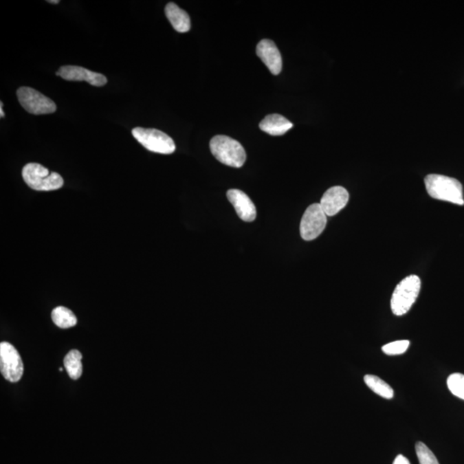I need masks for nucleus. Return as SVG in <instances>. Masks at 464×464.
<instances>
[{
  "instance_id": "f257e3e1",
  "label": "nucleus",
  "mask_w": 464,
  "mask_h": 464,
  "mask_svg": "<svg viewBox=\"0 0 464 464\" xmlns=\"http://www.w3.org/2000/svg\"><path fill=\"white\" fill-rule=\"evenodd\" d=\"M426 191L432 198L448 201L456 205H464L463 186L455 178L446 175L430 174L425 178Z\"/></svg>"
},
{
  "instance_id": "f03ea898",
  "label": "nucleus",
  "mask_w": 464,
  "mask_h": 464,
  "mask_svg": "<svg viewBox=\"0 0 464 464\" xmlns=\"http://www.w3.org/2000/svg\"><path fill=\"white\" fill-rule=\"evenodd\" d=\"M213 156L222 163L233 168H241L246 161V153L239 141L225 135H217L210 141Z\"/></svg>"
},
{
  "instance_id": "7ed1b4c3",
  "label": "nucleus",
  "mask_w": 464,
  "mask_h": 464,
  "mask_svg": "<svg viewBox=\"0 0 464 464\" xmlns=\"http://www.w3.org/2000/svg\"><path fill=\"white\" fill-rule=\"evenodd\" d=\"M421 282L417 275L406 277L397 285L390 300L391 311L395 316L407 314L421 291Z\"/></svg>"
},
{
  "instance_id": "20e7f679",
  "label": "nucleus",
  "mask_w": 464,
  "mask_h": 464,
  "mask_svg": "<svg viewBox=\"0 0 464 464\" xmlns=\"http://www.w3.org/2000/svg\"><path fill=\"white\" fill-rule=\"evenodd\" d=\"M23 178L30 188L36 191H53L62 188L63 178L56 172H50L43 165L30 163L23 168Z\"/></svg>"
},
{
  "instance_id": "39448f33",
  "label": "nucleus",
  "mask_w": 464,
  "mask_h": 464,
  "mask_svg": "<svg viewBox=\"0 0 464 464\" xmlns=\"http://www.w3.org/2000/svg\"><path fill=\"white\" fill-rule=\"evenodd\" d=\"M133 136L148 151L160 154H171L175 151L174 140L168 134L153 129L135 127Z\"/></svg>"
},
{
  "instance_id": "423d86ee",
  "label": "nucleus",
  "mask_w": 464,
  "mask_h": 464,
  "mask_svg": "<svg viewBox=\"0 0 464 464\" xmlns=\"http://www.w3.org/2000/svg\"><path fill=\"white\" fill-rule=\"evenodd\" d=\"M20 104L26 111L33 115H48L56 111L53 100L30 87H21L16 91Z\"/></svg>"
},
{
  "instance_id": "0eeeda50",
  "label": "nucleus",
  "mask_w": 464,
  "mask_h": 464,
  "mask_svg": "<svg viewBox=\"0 0 464 464\" xmlns=\"http://www.w3.org/2000/svg\"><path fill=\"white\" fill-rule=\"evenodd\" d=\"M328 216L323 212L320 203L309 206L302 215L300 223V235L305 241H312L321 235L327 225Z\"/></svg>"
},
{
  "instance_id": "6e6552de",
  "label": "nucleus",
  "mask_w": 464,
  "mask_h": 464,
  "mask_svg": "<svg viewBox=\"0 0 464 464\" xmlns=\"http://www.w3.org/2000/svg\"><path fill=\"white\" fill-rule=\"evenodd\" d=\"M0 371L6 380L16 383L23 374V363L15 346L9 342L0 343Z\"/></svg>"
},
{
  "instance_id": "1a4fd4ad",
  "label": "nucleus",
  "mask_w": 464,
  "mask_h": 464,
  "mask_svg": "<svg viewBox=\"0 0 464 464\" xmlns=\"http://www.w3.org/2000/svg\"><path fill=\"white\" fill-rule=\"evenodd\" d=\"M56 75L60 76L65 80L85 81L96 87H101L108 82V79L104 75L89 71L84 67H76V65H64L58 69Z\"/></svg>"
},
{
  "instance_id": "9d476101",
  "label": "nucleus",
  "mask_w": 464,
  "mask_h": 464,
  "mask_svg": "<svg viewBox=\"0 0 464 464\" xmlns=\"http://www.w3.org/2000/svg\"><path fill=\"white\" fill-rule=\"evenodd\" d=\"M349 201V194L346 189L340 186H335L324 192L320 205L327 216L332 217L342 211Z\"/></svg>"
},
{
  "instance_id": "9b49d317",
  "label": "nucleus",
  "mask_w": 464,
  "mask_h": 464,
  "mask_svg": "<svg viewBox=\"0 0 464 464\" xmlns=\"http://www.w3.org/2000/svg\"><path fill=\"white\" fill-rule=\"evenodd\" d=\"M226 195L241 219L245 222H253L256 219V206L245 192L239 189H230Z\"/></svg>"
},
{
  "instance_id": "f8f14e48",
  "label": "nucleus",
  "mask_w": 464,
  "mask_h": 464,
  "mask_svg": "<svg viewBox=\"0 0 464 464\" xmlns=\"http://www.w3.org/2000/svg\"><path fill=\"white\" fill-rule=\"evenodd\" d=\"M257 56L269 69L272 74L278 75L282 70V58L280 51L273 41L264 39L256 47Z\"/></svg>"
},
{
  "instance_id": "ddd939ff",
  "label": "nucleus",
  "mask_w": 464,
  "mask_h": 464,
  "mask_svg": "<svg viewBox=\"0 0 464 464\" xmlns=\"http://www.w3.org/2000/svg\"><path fill=\"white\" fill-rule=\"evenodd\" d=\"M259 126L261 130L270 135L280 136L290 130L294 126V124L285 117L278 115V113H273V115L265 117L261 120Z\"/></svg>"
},
{
  "instance_id": "4468645a",
  "label": "nucleus",
  "mask_w": 464,
  "mask_h": 464,
  "mask_svg": "<svg viewBox=\"0 0 464 464\" xmlns=\"http://www.w3.org/2000/svg\"><path fill=\"white\" fill-rule=\"evenodd\" d=\"M165 15L177 32L186 33L190 30V17L184 10L181 9L175 3H167L165 7Z\"/></svg>"
},
{
  "instance_id": "2eb2a0df",
  "label": "nucleus",
  "mask_w": 464,
  "mask_h": 464,
  "mask_svg": "<svg viewBox=\"0 0 464 464\" xmlns=\"http://www.w3.org/2000/svg\"><path fill=\"white\" fill-rule=\"evenodd\" d=\"M51 318L54 324L60 329L72 328L78 322L74 313L71 309L64 307V306H58V307L54 309V311H52Z\"/></svg>"
},
{
  "instance_id": "dca6fc26",
  "label": "nucleus",
  "mask_w": 464,
  "mask_h": 464,
  "mask_svg": "<svg viewBox=\"0 0 464 464\" xmlns=\"http://www.w3.org/2000/svg\"><path fill=\"white\" fill-rule=\"evenodd\" d=\"M82 353L78 350H71L64 359V366L71 379L77 380L82 376Z\"/></svg>"
},
{
  "instance_id": "f3484780",
  "label": "nucleus",
  "mask_w": 464,
  "mask_h": 464,
  "mask_svg": "<svg viewBox=\"0 0 464 464\" xmlns=\"http://www.w3.org/2000/svg\"><path fill=\"white\" fill-rule=\"evenodd\" d=\"M364 383L371 390L385 399H391L394 397L393 388L386 382L374 375H366L364 377Z\"/></svg>"
},
{
  "instance_id": "a211bd4d",
  "label": "nucleus",
  "mask_w": 464,
  "mask_h": 464,
  "mask_svg": "<svg viewBox=\"0 0 464 464\" xmlns=\"http://www.w3.org/2000/svg\"><path fill=\"white\" fill-rule=\"evenodd\" d=\"M449 390L456 397L464 400V375L454 373L447 379Z\"/></svg>"
},
{
  "instance_id": "6ab92c4d",
  "label": "nucleus",
  "mask_w": 464,
  "mask_h": 464,
  "mask_svg": "<svg viewBox=\"0 0 464 464\" xmlns=\"http://www.w3.org/2000/svg\"><path fill=\"white\" fill-rule=\"evenodd\" d=\"M415 450L419 464H439L434 454L424 443H416Z\"/></svg>"
},
{
  "instance_id": "aec40b11",
  "label": "nucleus",
  "mask_w": 464,
  "mask_h": 464,
  "mask_svg": "<svg viewBox=\"0 0 464 464\" xmlns=\"http://www.w3.org/2000/svg\"><path fill=\"white\" fill-rule=\"evenodd\" d=\"M409 345H410L409 340H397V342L386 344L382 347V350L387 355H400L408 350Z\"/></svg>"
},
{
  "instance_id": "412c9836",
  "label": "nucleus",
  "mask_w": 464,
  "mask_h": 464,
  "mask_svg": "<svg viewBox=\"0 0 464 464\" xmlns=\"http://www.w3.org/2000/svg\"><path fill=\"white\" fill-rule=\"evenodd\" d=\"M393 464H410L407 457L402 455H398L395 457Z\"/></svg>"
},
{
  "instance_id": "4be33fe9",
  "label": "nucleus",
  "mask_w": 464,
  "mask_h": 464,
  "mask_svg": "<svg viewBox=\"0 0 464 464\" xmlns=\"http://www.w3.org/2000/svg\"><path fill=\"white\" fill-rule=\"evenodd\" d=\"M0 116H1V118L5 117V113L3 111V102L0 103Z\"/></svg>"
},
{
  "instance_id": "5701e85b",
  "label": "nucleus",
  "mask_w": 464,
  "mask_h": 464,
  "mask_svg": "<svg viewBox=\"0 0 464 464\" xmlns=\"http://www.w3.org/2000/svg\"><path fill=\"white\" fill-rule=\"evenodd\" d=\"M47 2L51 3H60V1H58V0H54V1H52V0H51V1H47Z\"/></svg>"
}]
</instances>
